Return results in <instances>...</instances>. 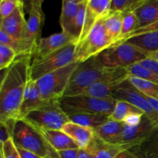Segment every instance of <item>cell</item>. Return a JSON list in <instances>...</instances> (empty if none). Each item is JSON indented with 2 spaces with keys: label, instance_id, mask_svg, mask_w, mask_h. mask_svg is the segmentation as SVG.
<instances>
[{
  "label": "cell",
  "instance_id": "obj_1",
  "mask_svg": "<svg viewBox=\"0 0 158 158\" xmlns=\"http://www.w3.org/2000/svg\"><path fill=\"white\" fill-rule=\"evenodd\" d=\"M32 55L17 57L6 69L0 86V121L19 120L20 108L26 85L30 79Z\"/></svg>",
  "mask_w": 158,
  "mask_h": 158
},
{
  "label": "cell",
  "instance_id": "obj_2",
  "mask_svg": "<svg viewBox=\"0 0 158 158\" xmlns=\"http://www.w3.org/2000/svg\"><path fill=\"white\" fill-rule=\"evenodd\" d=\"M110 68H106L95 56L80 63L72 74L63 97L79 95L93 83L107 75Z\"/></svg>",
  "mask_w": 158,
  "mask_h": 158
},
{
  "label": "cell",
  "instance_id": "obj_3",
  "mask_svg": "<svg viewBox=\"0 0 158 158\" xmlns=\"http://www.w3.org/2000/svg\"><path fill=\"white\" fill-rule=\"evenodd\" d=\"M116 100L79 95L63 97L59 100L60 106L67 116L77 114H101L110 115L115 107Z\"/></svg>",
  "mask_w": 158,
  "mask_h": 158
},
{
  "label": "cell",
  "instance_id": "obj_4",
  "mask_svg": "<svg viewBox=\"0 0 158 158\" xmlns=\"http://www.w3.org/2000/svg\"><path fill=\"white\" fill-rule=\"evenodd\" d=\"M98 56L106 68H127L148 58V52L127 43L115 45L100 52Z\"/></svg>",
  "mask_w": 158,
  "mask_h": 158
},
{
  "label": "cell",
  "instance_id": "obj_5",
  "mask_svg": "<svg viewBox=\"0 0 158 158\" xmlns=\"http://www.w3.org/2000/svg\"><path fill=\"white\" fill-rule=\"evenodd\" d=\"M23 119L39 131H60L69 122V117L60 106L59 100L44 102L42 106L29 113Z\"/></svg>",
  "mask_w": 158,
  "mask_h": 158
},
{
  "label": "cell",
  "instance_id": "obj_6",
  "mask_svg": "<svg viewBox=\"0 0 158 158\" xmlns=\"http://www.w3.org/2000/svg\"><path fill=\"white\" fill-rule=\"evenodd\" d=\"M79 63L78 62L71 63L36 80L43 101L60 100L63 97L72 74Z\"/></svg>",
  "mask_w": 158,
  "mask_h": 158
},
{
  "label": "cell",
  "instance_id": "obj_7",
  "mask_svg": "<svg viewBox=\"0 0 158 158\" xmlns=\"http://www.w3.org/2000/svg\"><path fill=\"white\" fill-rule=\"evenodd\" d=\"M12 140L17 148L27 150L43 158L49 154V145L41 133L24 119L15 122Z\"/></svg>",
  "mask_w": 158,
  "mask_h": 158
},
{
  "label": "cell",
  "instance_id": "obj_8",
  "mask_svg": "<svg viewBox=\"0 0 158 158\" xmlns=\"http://www.w3.org/2000/svg\"><path fill=\"white\" fill-rule=\"evenodd\" d=\"M77 43H72L56 52L31 63L30 79L38 80L43 76L75 63Z\"/></svg>",
  "mask_w": 158,
  "mask_h": 158
},
{
  "label": "cell",
  "instance_id": "obj_9",
  "mask_svg": "<svg viewBox=\"0 0 158 158\" xmlns=\"http://www.w3.org/2000/svg\"><path fill=\"white\" fill-rule=\"evenodd\" d=\"M106 17L100 19L91 29L87 36L77 43L76 61L82 63L114 46V43L108 37L105 29Z\"/></svg>",
  "mask_w": 158,
  "mask_h": 158
},
{
  "label": "cell",
  "instance_id": "obj_10",
  "mask_svg": "<svg viewBox=\"0 0 158 158\" xmlns=\"http://www.w3.org/2000/svg\"><path fill=\"white\" fill-rule=\"evenodd\" d=\"M43 3V0H33L30 2L29 17L21 41L22 55H32L41 39V30L45 19Z\"/></svg>",
  "mask_w": 158,
  "mask_h": 158
},
{
  "label": "cell",
  "instance_id": "obj_11",
  "mask_svg": "<svg viewBox=\"0 0 158 158\" xmlns=\"http://www.w3.org/2000/svg\"><path fill=\"white\" fill-rule=\"evenodd\" d=\"M112 98L116 101L123 100L134 105L158 124V114L153 109L146 97L130 82L129 79L123 81L114 89Z\"/></svg>",
  "mask_w": 158,
  "mask_h": 158
},
{
  "label": "cell",
  "instance_id": "obj_12",
  "mask_svg": "<svg viewBox=\"0 0 158 158\" xmlns=\"http://www.w3.org/2000/svg\"><path fill=\"white\" fill-rule=\"evenodd\" d=\"M129 77L127 68L111 69L107 75L93 83L80 94L100 99H113L114 89Z\"/></svg>",
  "mask_w": 158,
  "mask_h": 158
},
{
  "label": "cell",
  "instance_id": "obj_13",
  "mask_svg": "<svg viewBox=\"0 0 158 158\" xmlns=\"http://www.w3.org/2000/svg\"><path fill=\"white\" fill-rule=\"evenodd\" d=\"M147 115H143L141 122L135 127H129L124 124L120 135L117 137L115 145L122 146L125 150H129L145 138L157 126Z\"/></svg>",
  "mask_w": 158,
  "mask_h": 158
},
{
  "label": "cell",
  "instance_id": "obj_14",
  "mask_svg": "<svg viewBox=\"0 0 158 158\" xmlns=\"http://www.w3.org/2000/svg\"><path fill=\"white\" fill-rule=\"evenodd\" d=\"M72 43L78 41L73 35L63 32L41 38L32 55V62L41 60Z\"/></svg>",
  "mask_w": 158,
  "mask_h": 158
},
{
  "label": "cell",
  "instance_id": "obj_15",
  "mask_svg": "<svg viewBox=\"0 0 158 158\" xmlns=\"http://www.w3.org/2000/svg\"><path fill=\"white\" fill-rule=\"evenodd\" d=\"M112 0H87L83 29L78 43L83 41L94 25L103 17L107 16L110 11Z\"/></svg>",
  "mask_w": 158,
  "mask_h": 158
},
{
  "label": "cell",
  "instance_id": "obj_16",
  "mask_svg": "<svg viewBox=\"0 0 158 158\" xmlns=\"http://www.w3.org/2000/svg\"><path fill=\"white\" fill-rule=\"evenodd\" d=\"M26 20L24 14V2H22L15 12L7 18L1 20L0 29L21 43L26 29Z\"/></svg>",
  "mask_w": 158,
  "mask_h": 158
},
{
  "label": "cell",
  "instance_id": "obj_17",
  "mask_svg": "<svg viewBox=\"0 0 158 158\" xmlns=\"http://www.w3.org/2000/svg\"><path fill=\"white\" fill-rule=\"evenodd\" d=\"M43 103L44 101L42 99L36 81L29 79L25 89L20 108V119L24 118L29 113L42 106Z\"/></svg>",
  "mask_w": 158,
  "mask_h": 158
},
{
  "label": "cell",
  "instance_id": "obj_18",
  "mask_svg": "<svg viewBox=\"0 0 158 158\" xmlns=\"http://www.w3.org/2000/svg\"><path fill=\"white\" fill-rule=\"evenodd\" d=\"M62 131L66 133L77 145L79 148L86 150L95 137L94 129L77 123L68 122L63 126Z\"/></svg>",
  "mask_w": 158,
  "mask_h": 158
},
{
  "label": "cell",
  "instance_id": "obj_19",
  "mask_svg": "<svg viewBox=\"0 0 158 158\" xmlns=\"http://www.w3.org/2000/svg\"><path fill=\"white\" fill-rule=\"evenodd\" d=\"M39 131L48 144L58 152L66 150L80 149L78 145L62 130H40Z\"/></svg>",
  "mask_w": 158,
  "mask_h": 158
},
{
  "label": "cell",
  "instance_id": "obj_20",
  "mask_svg": "<svg viewBox=\"0 0 158 158\" xmlns=\"http://www.w3.org/2000/svg\"><path fill=\"white\" fill-rule=\"evenodd\" d=\"M127 151L139 158H158V125L143 140Z\"/></svg>",
  "mask_w": 158,
  "mask_h": 158
},
{
  "label": "cell",
  "instance_id": "obj_21",
  "mask_svg": "<svg viewBox=\"0 0 158 158\" xmlns=\"http://www.w3.org/2000/svg\"><path fill=\"white\" fill-rule=\"evenodd\" d=\"M86 151L95 158H117L122 151L126 150L120 145L106 143L95 134V137Z\"/></svg>",
  "mask_w": 158,
  "mask_h": 158
},
{
  "label": "cell",
  "instance_id": "obj_22",
  "mask_svg": "<svg viewBox=\"0 0 158 158\" xmlns=\"http://www.w3.org/2000/svg\"><path fill=\"white\" fill-rule=\"evenodd\" d=\"M82 0H63L60 24L62 32L71 35L73 25L78 13Z\"/></svg>",
  "mask_w": 158,
  "mask_h": 158
},
{
  "label": "cell",
  "instance_id": "obj_23",
  "mask_svg": "<svg viewBox=\"0 0 158 158\" xmlns=\"http://www.w3.org/2000/svg\"><path fill=\"white\" fill-rule=\"evenodd\" d=\"M134 12L138 19V28L156 23L158 21V0H146Z\"/></svg>",
  "mask_w": 158,
  "mask_h": 158
},
{
  "label": "cell",
  "instance_id": "obj_24",
  "mask_svg": "<svg viewBox=\"0 0 158 158\" xmlns=\"http://www.w3.org/2000/svg\"><path fill=\"white\" fill-rule=\"evenodd\" d=\"M124 127L122 122L108 120L101 126L94 129L95 134L106 143L114 144L117 137L120 135Z\"/></svg>",
  "mask_w": 158,
  "mask_h": 158
},
{
  "label": "cell",
  "instance_id": "obj_25",
  "mask_svg": "<svg viewBox=\"0 0 158 158\" xmlns=\"http://www.w3.org/2000/svg\"><path fill=\"white\" fill-rule=\"evenodd\" d=\"M109 117V115L101 114H77L68 116L69 122L92 129H95L107 122Z\"/></svg>",
  "mask_w": 158,
  "mask_h": 158
},
{
  "label": "cell",
  "instance_id": "obj_26",
  "mask_svg": "<svg viewBox=\"0 0 158 158\" xmlns=\"http://www.w3.org/2000/svg\"><path fill=\"white\" fill-rule=\"evenodd\" d=\"M123 13L110 12L105 19V29L110 40L115 45L120 39L122 32Z\"/></svg>",
  "mask_w": 158,
  "mask_h": 158
},
{
  "label": "cell",
  "instance_id": "obj_27",
  "mask_svg": "<svg viewBox=\"0 0 158 158\" xmlns=\"http://www.w3.org/2000/svg\"><path fill=\"white\" fill-rule=\"evenodd\" d=\"M125 42H127L147 52H155L158 51V31L137 35Z\"/></svg>",
  "mask_w": 158,
  "mask_h": 158
},
{
  "label": "cell",
  "instance_id": "obj_28",
  "mask_svg": "<svg viewBox=\"0 0 158 158\" xmlns=\"http://www.w3.org/2000/svg\"><path fill=\"white\" fill-rule=\"evenodd\" d=\"M132 114H144V113L128 102L117 100L116 102L114 111L110 115L109 120L123 123L125 118Z\"/></svg>",
  "mask_w": 158,
  "mask_h": 158
},
{
  "label": "cell",
  "instance_id": "obj_29",
  "mask_svg": "<svg viewBox=\"0 0 158 158\" xmlns=\"http://www.w3.org/2000/svg\"><path fill=\"white\" fill-rule=\"evenodd\" d=\"M128 79L141 94L158 100V84L134 77H129Z\"/></svg>",
  "mask_w": 158,
  "mask_h": 158
},
{
  "label": "cell",
  "instance_id": "obj_30",
  "mask_svg": "<svg viewBox=\"0 0 158 158\" xmlns=\"http://www.w3.org/2000/svg\"><path fill=\"white\" fill-rule=\"evenodd\" d=\"M146 0H112L110 12H120L122 13L134 12L143 6Z\"/></svg>",
  "mask_w": 158,
  "mask_h": 158
},
{
  "label": "cell",
  "instance_id": "obj_31",
  "mask_svg": "<svg viewBox=\"0 0 158 158\" xmlns=\"http://www.w3.org/2000/svg\"><path fill=\"white\" fill-rule=\"evenodd\" d=\"M138 28V19L135 12H127L123 13V24H122V32L120 39L115 45L121 43L128 35L132 33ZM114 45V46H115Z\"/></svg>",
  "mask_w": 158,
  "mask_h": 158
},
{
  "label": "cell",
  "instance_id": "obj_32",
  "mask_svg": "<svg viewBox=\"0 0 158 158\" xmlns=\"http://www.w3.org/2000/svg\"><path fill=\"white\" fill-rule=\"evenodd\" d=\"M127 69L130 77H137V78L142 79V80L158 84V74L143 67L138 63L129 66L127 68Z\"/></svg>",
  "mask_w": 158,
  "mask_h": 158
},
{
  "label": "cell",
  "instance_id": "obj_33",
  "mask_svg": "<svg viewBox=\"0 0 158 158\" xmlns=\"http://www.w3.org/2000/svg\"><path fill=\"white\" fill-rule=\"evenodd\" d=\"M18 57L16 52L12 48L0 43V69H7L13 64Z\"/></svg>",
  "mask_w": 158,
  "mask_h": 158
},
{
  "label": "cell",
  "instance_id": "obj_34",
  "mask_svg": "<svg viewBox=\"0 0 158 158\" xmlns=\"http://www.w3.org/2000/svg\"><path fill=\"white\" fill-rule=\"evenodd\" d=\"M86 4H87V0H82V2L80 4V8H79L78 13H77V17L75 19V21H74L73 25L71 35L74 38L77 39V41H79V39H80V35H81L82 31H83V29Z\"/></svg>",
  "mask_w": 158,
  "mask_h": 158
},
{
  "label": "cell",
  "instance_id": "obj_35",
  "mask_svg": "<svg viewBox=\"0 0 158 158\" xmlns=\"http://www.w3.org/2000/svg\"><path fill=\"white\" fill-rule=\"evenodd\" d=\"M23 1L20 0H1L0 1V16L1 20L12 15Z\"/></svg>",
  "mask_w": 158,
  "mask_h": 158
},
{
  "label": "cell",
  "instance_id": "obj_36",
  "mask_svg": "<svg viewBox=\"0 0 158 158\" xmlns=\"http://www.w3.org/2000/svg\"><path fill=\"white\" fill-rule=\"evenodd\" d=\"M15 122H16L15 120H10L5 122L0 121V131H1L0 143L1 144L4 143L9 139H12Z\"/></svg>",
  "mask_w": 158,
  "mask_h": 158
},
{
  "label": "cell",
  "instance_id": "obj_37",
  "mask_svg": "<svg viewBox=\"0 0 158 158\" xmlns=\"http://www.w3.org/2000/svg\"><path fill=\"white\" fill-rule=\"evenodd\" d=\"M0 43L8 46L9 47L14 49L16 52L18 56L22 55L21 43L12 38L11 35H9L7 32H6L2 29H0Z\"/></svg>",
  "mask_w": 158,
  "mask_h": 158
},
{
  "label": "cell",
  "instance_id": "obj_38",
  "mask_svg": "<svg viewBox=\"0 0 158 158\" xmlns=\"http://www.w3.org/2000/svg\"><path fill=\"white\" fill-rule=\"evenodd\" d=\"M0 151L3 153L4 158H21L12 139L1 144Z\"/></svg>",
  "mask_w": 158,
  "mask_h": 158
},
{
  "label": "cell",
  "instance_id": "obj_39",
  "mask_svg": "<svg viewBox=\"0 0 158 158\" xmlns=\"http://www.w3.org/2000/svg\"><path fill=\"white\" fill-rule=\"evenodd\" d=\"M158 31V21L156 23H152L151 25H148V26H143V27H140L137 29L136 30H134L132 33L130 34L124 40H123L122 43L125 42L126 40H129V39L133 38V37L137 36V35H143V34L150 33V32H157Z\"/></svg>",
  "mask_w": 158,
  "mask_h": 158
},
{
  "label": "cell",
  "instance_id": "obj_40",
  "mask_svg": "<svg viewBox=\"0 0 158 158\" xmlns=\"http://www.w3.org/2000/svg\"><path fill=\"white\" fill-rule=\"evenodd\" d=\"M144 114H132L127 117L123 123L129 127H135L141 122Z\"/></svg>",
  "mask_w": 158,
  "mask_h": 158
},
{
  "label": "cell",
  "instance_id": "obj_41",
  "mask_svg": "<svg viewBox=\"0 0 158 158\" xmlns=\"http://www.w3.org/2000/svg\"><path fill=\"white\" fill-rule=\"evenodd\" d=\"M138 64L141 65L143 67L147 68V69H150V70H151L152 72L158 74V62L156 61V60L148 57L146 60L138 63Z\"/></svg>",
  "mask_w": 158,
  "mask_h": 158
},
{
  "label": "cell",
  "instance_id": "obj_42",
  "mask_svg": "<svg viewBox=\"0 0 158 158\" xmlns=\"http://www.w3.org/2000/svg\"><path fill=\"white\" fill-rule=\"evenodd\" d=\"M80 149L66 150V151H60V158H78V154Z\"/></svg>",
  "mask_w": 158,
  "mask_h": 158
},
{
  "label": "cell",
  "instance_id": "obj_43",
  "mask_svg": "<svg viewBox=\"0 0 158 158\" xmlns=\"http://www.w3.org/2000/svg\"><path fill=\"white\" fill-rule=\"evenodd\" d=\"M17 150H18V152L21 158H43L31 151H27V150L22 149V148H17Z\"/></svg>",
  "mask_w": 158,
  "mask_h": 158
},
{
  "label": "cell",
  "instance_id": "obj_44",
  "mask_svg": "<svg viewBox=\"0 0 158 158\" xmlns=\"http://www.w3.org/2000/svg\"><path fill=\"white\" fill-rule=\"evenodd\" d=\"M117 158H139L136 155H134V154H132L131 152H130L129 151L126 150V151H123L117 156Z\"/></svg>",
  "mask_w": 158,
  "mask_h": 158
},
{
  "label": "cell",
  "instance_id": "obj_45",
  "mask_svg": "<svg viewBox=\"0 0 158 158\" xmlns=\"http://www.w3.org/2000/svg\"><path fill=\"white\" fill-rule=\"evenodd\" d=\"M145 97H146L147 100H148V102L150 103V104L151 105V106L153 107V109H154V110H155L156 112L158 114V100H156V99L151 98V97H147V96H145Z\"/></svg>",
  "mask_w": 158,
  "mask_h": 158
},
{
  "label": "cell",
  "instance_id": "obj_46",
  "mask_svg": "<svg viewBox=\"0 0 158 158\" xmlns=\"http://www.w3.org/2000/svg\"><path fill=\"white\" fill-rule=\"evenodd\" d=\"M48 155H49V158H60L58 151H55V150H54L53 148H51L50 146H49V154H48Z\"/></svg>",
  "mask_w": 158,
  "mask_h": 158
},
{
  "label": "cell",
  "instance_id": "obj_47",
  "mask_svg": "<svg viewBox=\"0 0 158 158\" xmlns=\"http://www.w3.org/2000/svg\"><path fill=\"white\" fill-rule=\"evenodd\" d=\"M78 158H90V154L86 150L80 149L78 154Z\"/></svg>",
  "mask_w": 158,
  "mask_h": 158
},
{
  "label": "cell",
  "instance_id": "obj_48",
  "mask_svg": "<svg viewBox=\"0 0 158 158\" xmlns=\"http://www.w3.org/2000/svg\"><path fill=\"white\" fill-rule=\"evenodd\" d=\"M148 57L151 59H153V60H156V61L158 62V51L148 52Z\"/></svg>",
  "mask_w": 158,
  "mask_h": 158
},
{
  "label": "cell",
  "instance_id": "obj_49",
  "mask_svg": "<svg viewBox=\"0 0 158 158\" xmlns=\"http://www.w3.org/2000/svg\"><path fill=\"white\" fill-rule=\"evenodd\" d=\"M0 158H4V155H3V153L0 151Z\"/></svg>",
  "mask_w": 158,
  "mask_h": 158
},
{
  "label": "cell",
  "instance_id": "obj_50",
  "mask_svg": "<svg viewBox=\"0 0 158 158\" xmlns=\"http://www.w3.org/2000/svg\"><path fill=\"white\" fill-rule=\"evenodd\" d=\"M90 158H95V157H94V156H93V155H91V154H90Z\"/></svg>",
  "mask_w": 158,
  "mask_h": 158
},
{
  "label": "cell",
  "instance_id": "obj_51",
  "mask_svg": "<svg viewBox=\"0 0 158 158\" xmlns=\"http://www.w3.org/2000/svg\"><path fill=\"white\" fill-rule=\"evenodd\" d=\"M44 158H49V155L47 156V157H44Z\"/></svg>",
  "mask_w": 158,
  "mask_h": 158
}]
</instances>
